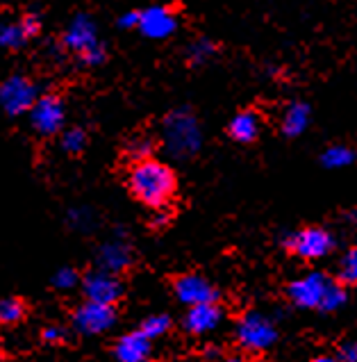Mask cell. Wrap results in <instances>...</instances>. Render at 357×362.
Returning a JSON list of instances; mask_svg holds the SVG:
<instances>
[{"label":"cell","mask_w":357,"mask_h":362,"mask_svg":"<svg viewBox=\"0 0 357 362\" xmlns=\"http://www.w3.org/2000/svg\"><path fill=\"white\" fill-rule=\"evenodd\" d=\"M332 283L319 272L305 274L287 287V296L298 308H321V301Z\"/></svg>","instance_id":"ba28073f"},{"label":"cell","mask_w":357,"mask_h":362,"mask_svg":"<svg viewBox=\"0 0 357 362\" xmlns=\"http://www.w3.org/2000/svg\"><path fill=\"white\" fill-rule=\"evenodd\" d=\"M310 362H337V358H332V356H319V358H314Z\"/></svg>","instance_id":"d6a6232c"},{"label":"cell","mask_w":357,"mask_h":362,"mask_svg":"<svg viewBox=\"0 0 357 362\" xmlns=\"http://www.w3.org/2000/svg\"><path fill=\"white\" fill-rule=\"evenodd\" d=\"M146 362H150V360H146Z\"/></svg>","instance_id":"e575fe53"},{"label":"cell","mask_w":357,"mask_h":362,"mask_svg":"<svg viewBox=\"0 0 357 362\" xmlns=\"http://www.w3.org/2000/svg\"><path fill=\"white\" fill-rule=\"evenodd\" d=\"M78 272L75 269H71V267H64V269H59V272L55 274V278H53V285L57 287V289H73L75 285H78Z\"/></svg>","instance_id":"4316f807"},{"label":"cell","mask_w":357,"mask_h":362,"mask_svg":"<svg viewBox=\"0 0 357 362\" xmlns=\"http://www.w3.org/2000/svg\"><path fill=\"white\" fill-rule=\"evenodd\" d=\"M176 296L180 298L182 303L193 308V305H202V303H214L217 301L219 292L212 287V283L207 278L196 276V274H187V276H180L176 285Z\"/></svg>","instance_id":"4fadbf2b"},{"label":"cell","mask_w":357,"mask_h":362,"mask_svg":"<svg viewBox=\"0 0 357 362\" xmlns=\"http://www.w3.org/2000/svg\"><path fill=\"white\" fill-rule=\"evenodd\" d=\"M148 354H150V339L141 330L123 335L114 346V356L119 362H146Z\"/></svg>","instance_id":"2e32d148"},{"label":"cell","mask_w":357,"mask_h":362,"mask_svg":"<svg viewBox=\"0 0 357 362\" xmlns=\"http://www.w3.org/2000/svg\"><path fill=\"white\" fill-rule=\"evenodd\" d=\"M23 315H25V308L18 298H3V301H0V324H5V326L18 324L23 319Z\"/></svg>","instance_id":"7402d4cb"},{"label":"cell","mask_w":357,"mask_h":362,"mask_svg":"<svg viewBox=\"0 0 357 362\" xmlns=\"http://www.w3.org/2000/svg\"><path fill=\"white\" fill-rule=\"evenodd\" d=\"M169 219H171V214L169 212H164V208H159L157 212H155V216H152V226H167L169 223Z\"/></svg>","instance_id":"4dcf8cb0"},{"label":"cell","mask_w":357,"mask_h":362,"mask_svg":"<svg viewBox=\"0 0 357 362\" xmlns=\"http://www.w3.org/2000/svg\"><path fill=\"white\" fill-rule=\"evenodd\" d=\"M152 148H155V144H152L150 137H135L130 144H128V155L132 160L137 162H144V160H150L152 155Z\"/></svg>","instance_id":"cb8c5ba5"},{"label":"cell","mask_w":357,"mask_h":362,"mask_svg":"<svg viewBox=\"0 0 357 362\" xmlns=\"http://www.w3.org/2000/svg\"><path fill=\"white\" fill-rule=\"evenodd\" d=\"M237 339L248 351H264L278 339V330L260 313H248L237 324Z\"/></svg>","instance_id":"8992f818"},{"label":"cell","mask_w":357,"mask_h":362,"mask_svg":"<svg viewBox=\"0 0 357 362\" xmlns=\"http://www.w3.org/2000/svg\"><path fill=\"white\" fill-rule=\"evenodd\" d=\"M119 25L126 28V30H132V28H139V12H128L119 18Z\"/></svg>","instance_id":"f546056e"},{"label":"cell","mask_w":357,"mask_h":362,"mask_svg":"<svg viewBox=\"0 0 357 362\" xmlns=\"http://www.w3.org/2000/svg\"><path fill=\"white\" fill-rule=\"evenodd\" d=\"M87 146V134H85V130L83 128H68V130H64V134H62V148L66 151V153H80Z\"/></svg>","instance_id":"d4e9b609"},{"label":"cell","mask_w":357,"mask_h":362,"mask_svg":"<svg viewBox=\"0 0 357 362\" xmlns=\"http://www.w3.org/2000/svg\"><path fill=\"white\" fill-rule=\"evenodd\" d=\"M323 164L330 169H341V167H349V164H353L355 160V153L353 148L349 146H330L328 151L323 153Z\"/></svg>","instance_id":"44dd1931"},{"label":"cell","mask_w":357,"mask_h":362,"mask_svg":"<svg viewBox=\"0 0 357 362\" xmlns=\"http://www.w3.org/2000/svg\"><path fill=\"white\" fill-rule=\"evenodd\" d=\"M114 319H116V313L111 305L87 301L73 313V326L85 335H98V333H105V330L114 324Z\"/></svg>","instance_id":"30bf717a"},{"label":"cell","mask_w":357,"mask_h":362,"mask_svg":"<svg viewBox=\"0 0 357 362\" xmlns=\"http://www.w3.org/2000/svg\"><path fill=\"white\" fill-rule=\"evenodd\" d=\"M310 123V107L305 103H291L282 115V132L287 137H298Z\"/></svg>","instance_id":"ac0fdd59"},{"label":"cell","mask_w":357,"mask_h":362,"mask_svg":"<svg viewBox=\"0 0 357 362\" xmlns=\"http://www.w3.org/2000/svg\"><path fill=\"white\" fill-rule=\"evenodd\" d=\"M337 278L344 285H357V246L349 248L337 267Z\"/></svg>","instance_id":"ffe728a7"},{"label":"cell","mask_w":357,"mask_h":362,"mask_svg":"<svg viewBox=\"0 0 357 362\" xmlns=\"http://www.w3.org/2000/svg\"><path fill=\"white\" fill-rule=\"evenodd\" d=\"M171 328V319L167 315H152L148 319H144V324H141V333H144L148 339H155V337H162Z\"/></svg>","instance_id":"603a6c76"},{"label":"cell","mask_w":357,"mask_h":362,"mask_svg":"<svg viewBox=\"0 0 357 362\" xmlns=\"http://www.w3.org/2000/svg\"><path fill=\"white\" fill-rule=\"evenodd\" d=\"M85 294H87V301H94V303H103V305H114L121 294H123V287H121V281L114 274H107V272H94L85 278Z\"/></svg>","instance_id":"7c38bea8"},{"label":"cell","mask_w":357,"mask_h":362,"mask_svg":"<svg viewBox=\"0 0 357 362\" xmlns=\"http://www.w3.org/2000/svg\"><path fill=\"white\" fill-rule=\"evenodd\" d=\"M221 317H223V313L217 303L193 305V308H189V313L185 317V328L193 335H205L219 326Z\"/></svg>","instance_id":"5bb4252c"},{"label":"cell","mask_w":357,"mask_h":362,"mask_svg":"<svg viewBox=\"0 0 357 362\" xmlns=\"http://www.w3.org/2000/svg\"><path fill=\"white\" fill-rule=\"evenodd\" d=\"M42 337H44V342H48V344H57V342H62V339H64V328L48 326V328L42 330Z\"/></svg>","instance_id":"f1b7e54d"},{"label":"cell","mask_w":357,"mask_h":362,"mask_svg":"<svg viewBox=\"0 0 357 362\" xmlns=\"http://www.w3.org/2000/svg\"><path fill=\"white\" fill-rule=\"evenodd\" d=\"M260 130H262V121L255 110H243L239 115H234L228 126V134L239 144L255 141L260 137Z\"/></svg>","instance_id":"e0dca14e"},{"label":"cell","mask_w":357,"mask_h":362,"mask_svg":"<svg viewBox=\"0 0 357 362\" xmlns=\"http://www.w3.org/2000/svg\"><path fill=\"white\" fill-rule=\"evenodd\" d=\"M337 362H357V342H346L339 346Z\"/></svg>","instance_id":"83f0119b"},{"label":"cell","mask_w":357,"mask_h":362,"mask_svg":"<svg viewBox=\"0 0 357 362\" xmlns=\"http://www.w3.org/2000/svg\"><path fill=\"white\" fill-rule=\"evenodd\" d=\"M128 185H130V192L135 194L141 203L148 205V208L159 210L173 199L178 182L171 167L150 158L144 162H137L135 167L130 169Z\"/></svg>","instance_id":"6da1fadb"},{"label":"cell","mask_w":357,"mask_h":362,"mask_svg":"<svg viewBox=\"0 0 357 362\" xmlns=\"http://www.w3.org/2000/svg\"><path fill=\"white\" fill-rule=\"evenodd\" d=\"M287 246L298 257H303V260H319V257L328 255L332 251L334 240H332V235L328 230L314 228V226H312V228H305L301 233L291 235Z\"/></svg>","instance_id":"52a82bcc"},{"label":"cell","mask_w":357,"mask_h":362,"mask_svg":"<svg viewBox=\"0 0 357 362\" xmlns=\"http://www.w3.org/2000/svg\"><path fill=\"white\" fill-rule=\"evenodd\" d=\"M344 303H346V289L339 285H330L321 301V310L323 313H334V310H339Z\"/></svg>","instance_id":"484cf974"},{"label":"cell","mask_w":357,"mask_h":362,"mask_svg":"<svg viewBox=\"0 0 357 362\" xmlns=\"http://www.w3.org/2000/svg\"><path fill=\"white\" fill-rule=\"evenodd\" d=\"M62 46L68 53H73L85 66H98L107 57L105 44L98 37V28L89 14L73 16L62 35Z\"/></svg>","instance_id":"7a4b0ae2"},{"label":"cell","mask_w":357,"mask_h":362,"mask_svg":"<svg viewBox=\"0 0 357 362\" xmlns=\"http://www.w3.org/2000/svg\"><path fill=\"white\" fill-rule=\"evenodd\" d=\"M132 262V251L126 242L114 240L98 248V264L107 274H121Z\"/></svg>","instance_id":"9a60e30c"},{"label":"cell","mask_w":357,"mask_h":362,"mask_svg":"<svg viewBox=\"0 0 357 362\" xmlns=\"http://www.w3.org/2000/svg\"><path fill=\"white\" fill-rule=\"evenodd\" d=\"M0 362H3V356H0Z\"/></svg>","instance_id":"836d02e7"},{"label":"cell","mask_w":357,"mask_h":362,"mask_svg":"<svg viewBox=\"0 0 357 362\" xmlns=\"http://www.w3.org/2000/svg\"><path fill=\"white\" fill-rule=\"evenodd\" d=\"M214 55H217V44L210 41V39H205V37L191 41V46L187 48V59L191 62L193 66L205 64V62L212 59Z\"/></svg>","instance_id":"d6986e66"},{"label":"cell","mask_w":357,"mask_h":362,"mask_svg":"<svg viewBox=\"0 0 357 362\" xmlns=\"http://www.w3.org/2000/svg\"><path fill=\"white\" fill-rule=\"evenodd\" d=\"M42 30V18L37 14H25L16 21H0V48L16 50L23 48Z\"/></svg>","instance_id":"8fae6325"},{"label":"cell","mask_w":357,"mask_h":362,"mask_svg":"<svg viewBox=\"0 0 357 362\" xmlns=\"http://www.w3.org/2000/svg\"><path fill=\"white\" fill-rule=\"evenodd\" d=\"M202 144L196 117L189 110H176L164 119V146L173 158H191Z\"/></svg>","instance_id":"3957f363"},{"label":"cell","mask_w":357,"mask_h":362,"mask_svg":"<svg viewBox=\"0 0 357 362\" xmlns=\"http://www.w3.org/2000/svg\"><path fill=\"white\" fill-rule=\"evenodd\" d=\"M221 362H248V360L241 358V356H228V358H223Z\"/></svg>","instance_id":"1f68e13d"},{"label":"cell","mask_w":357,"mask_h":362,"mask_svg":"<svg viewBox=\"0 0 357 362\" xmlns=\"http://www.w3.org/2000/svg\"><path fill=\"white\" fill-rule=\"evenodd\" d=\"M137 30L148 39H167L178 30V16L164 5H152L139 12Z\"/></svg>","instance_id":"9c48e42d"},{"label":"cell","mask_w":357,"mask_h":362,"mask_svg":"<svg viewBox=\"0 0 357 362\" xmlns=\"http://www.w3.org/2000/svg\"><path fill=\"white\" fill-rule=\"evenodd\" d=\"M66 121V107L64 100L55 96V94H44L39 96L37 103L30 110V123L37 134L42 137H50V134H57L64 128Z\"/></svg>","instance_id":"5b68a950"},{"label":"cell","mask_w":357,"mask_h":362,"mask_svg":"<svg viewBox=\"0 0 357 362\" xmlns=\"http://www.w3.org/2000/svg\"><path fill=\"white\" fill-rule=\"evenodd\" d=\"M39 94L35 82L25 76H9L7 80L0 82V107H3L9 117H21L30 115V110L37 103Z\"/></svg>","instance_id":"277c9868"}]
</instances>
